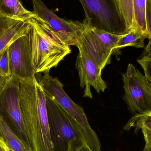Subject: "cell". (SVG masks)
I'll return each instance as SVG.
<instances>
[{"mask_svg": "<svg viewBox=\"0 0 151 151\" xmlns=\"http://www.w3.org/2000/svg\"><path fill=\"white\" fill-rule=\"evenodd\" d=\"M20 104L32 151H54L45 94L36 77L20 80Z\"/></svg>", "mask_w": 151, "mask_h": 151, "instance_id": "6da1fadb", "label": "cell"}, {"mask_svg": "<svg viewBox=\"0 0 151 151\" xmlns=\"http://www.w3.org/2000/svg\"><path fill=\"white\" fill-rule=\"evenodd\" d=\"M29 20L31 27L28 35L35 74L49 72L71 53L70 46L52 36L35 15Z\"/></svg>", "mask_w": 151, "mask_h": 151, "instance_id": "7a4b0ae2", "label": "cell"}, {"mask_svg": "<svg viewBox=\"0 0 151 151\" xmlns=\"http://www.w3.org/2000/svg\"><path fill=\"white\" fill-rule=\"evenodd\" d=\"M45 97L54 151H77L86 144L82 131L59 104L47 95Z\"/></svg>", "mask_w": 151, "mask_h": 151, "instance_id": "3957f363", "label": "cell"}, {"mask_svg": "<svg viewBox=\"0 0 151 151\" xmlns=\"http://www.w3.org/2000/svg\"><path fill=\"white\" fill-rule=\"evenodd\" d=\"M49 72L43 73L39 81H37L45 95L59 104L77 123L87 146L93 151H102L98 137L90 125L83 109L65 92L63 84L57 77H52Z\"/></svg>", "mask_w": 151, "mask_h": 151, "instance_id": "277c9868", "label": "cell"}, {"mask_svg": "<svg viewBox=\"0 0 151 151\" xmlns=\"http://www.w3.org/2000/svg\"><path fill=\"white\" fill-rule=\"evenodd\" d=\"M89 25L116 35L126 32L124 19L116 0H79Z\"/></svg>", "mask_w": 151, "mask_h": 151, "instance_id": "5b68a950", "label": "cell"}, {"mask_svg": "<svg viewBox=\"0 0 151 151\" xmlns=\"http://www.w3.org/2000/svg\"><path fill=\"white\" fill-rule=\"evenodd\" d=\"M78 42L101 70L111 62V56L121 35H116L92 27L85 19Z\"/></svg>", "mask_w": 151, "mask_h": 151, "instance_id": "8992f818", "label": "cell"}, {"mask_svg": "<svg viewBox=\"0 0 151 151\" xmlns=\"http://www.w3.org/2000/svg\"><path fill=\"white\" fill-rule=\"evenodd\" d=\"M35 18L52 36L68 46H76L82 22L61 18L51 10L42 0H32Z\"/></svg>", "mask_w": 151, "mask_h": 151, "instance_id": "52a82bcc", "label": "cell"}, {"mask_svg": "<svg viewBox=\"0 0 151 151\" xmlns=\"http://www.w3.org/2000/svg\"><path fill=\"white\" fill-rule=\"evenodd\" d=\"M126 101L133 114L151 111V85L144 76L133 65L129 64L122 75Z\"/></svg>", "mask_w": 151, "mask_h": 151, "instance_id": "ba28073f", "label": "cell"}, {"mask_svg": "<svg viewBox=\"0 0 151 151\" xmlns=\"http://www.w3.org/2000/svg\"><path fill=\"white\" fill-rule=\"evenodd\" d=\"M1 113L11 122L20 138L31 148L20 104V80L16 76H11L8 78L0 92V114Z\"/></svg>", "mask_w": 151, "mask_h": 151, "instance_id": "9c48e42d", "label": "cell"}, {"mask_svg": "<svg viewBox=\"0 0 151 151\" xmlns=\"http://www.w3.org/2000/svg\"><path fill=\"white\" fill-rule=\"evenodd\" d=\"M11 76L20 80L35 78L28 34L17 39L8 47Z\"/></svg>", "mask_w": 151, "mask_h": 151, "instance_id": "30bf717a", "label": "cell"}, {"mask_svg": "<svg viewBox=\"0 0 151 151\" xmlns=\"http://www.w3.org/2000/svg\"><path fill=\"white\" fill-rule=\"evenodd\" d=\"M76 46L79 50L76 67L79 72L80 86L84 90V97L92 99L90 86L100 93L101 91L104 92L107 88V84L101 77L102 70L90 59L82 46L78 42Z\"/></svg>", "mask_w": 151, "mask_h": 151, "instance_id": "8fae6325", "label": "cell"}, {"mask_svg": "<svg viewBox=\"0 0 151 151\" xmlns=\"http://www.w3.org/2000/svg\"><path fill=\"white\" fill-rule=\"evenodd\" d=\"M29 19H14L0 14V55L17 39L28 34Z\"/></svg>", "mask_w": 151, "mask_h": 151, "instance_id": "7c38bea8", "label": "cell"}, {"mask_svg": "<svg viewBox=\"0 0 151 151\" xmlns=\"http://www.w3.org/2000/svg\"><path fill=\"white\" fill-rule=\"evenodd\" d=\"M0 14L14 19L26 20L34 16L27 10L20 0H0Z\"/></svg>", "mask_w": 151, "mask_h": 151, "instance_id": "4fadbf2b", "label": "cell"}, {"mask_svg": "<svg viewBox=\"0 0 151 151\" xmlns=\"http://www.w3.org/2000/svg\"><path fill=\"white\" fill-rule=\"evenodd\" d=\"M146 39L151 40V38L142 31L136 27H133L125 34L121 35L116 43L112 54H116L121 49L128 46L138 48L144 47V40Z\"/></svg>", "mask_w": 151, "mask_h": 151, "instance_id": "5bb4252c", "label": "cell"}, {"mask_svg": "<svg viewBox=\"0 0 151 151\" xmlns=\"http://www.w3.org/2000/svg\"><path fill=\"white\" fill-rule=\"evenodd\" d=\"M0 135L7 146L13 151H33L18 136L16 135L8 126L4 118L0 115Z\"/></svg>", "mask_w": 151, "mask_h": 151, "instance_id": "9a60e30c", "label": "cell"}, {"mask_svg": "<svg viewBox=\"0 0 151 151\" xmlns=\"http://www.w3.org/2000/svg\"><path fill=\"white\" fill-rule=\"evenodd\" d=\"M134 1V26L151 38V34L147 28L146 20V3L147 0H133Z\"/></svg>", "mask_w": 151, "mask_h": 151, "instance_id": "2e32d148", "label": "cell"}, {"mask_svg": "<svg viewBox=\"0 0 151 151\" xmlns=\"http://www.w3.org/2000/svg\"><path fill=\"white\" fill-rule=\"evenodd\" d=\"M132 128H134L135 133L137 134L140 129L142 131L151 129V111L134 114L124 127V129L129 131Z\"/></svg>", "mask_w": 151, "mask_h": 151, "instance_id": "e0dca14e", "label": "cell"}, {"mask_svg": "<svg viewBox=\"0 0 151 151\" xmlns=\"http://www.w3.org/2000/svg\"><path fill=\"white\" fill-rule=\"evenodd\" d=\"M120 12L125 20L126 32L134 26L133 0H116Z\"/></svg>", "mask_w": 151, "mask_h": 151, "instance_id": "ac0fdd59", "label": "cell"}, {"mask_svg": "<svg viewBox=\"0 0 151 151\" xmlns=\"http://www.w3.org/2000/svg\"><path fill=\"white\" fill-rule=\"evenodd\" d=\"M0 73L6 78L11 76L8 48L0 55Z\"/></svg>", "mask_w": 151, "mask_h": 151, "instance_id": "d6986e66", "label": "cell"}, {"mask_svg": "<svg viewBox=\"0 0 151 151\" xmlns=\"http://www.w3.org/2000/svg\"><path fill=\"white\" fill-rule=\"evenodd\" d=\"M141 58L138 59L137 62L141 65L144 70L145 75L149 84L151 85V53L143 55Z\"/></svg>", "mask_w": 151, "mask_h": 151, "instance_id": "ffe728a7", "label": "cell"}, {"mask_svg": "<svg viewBox=\"0 0 151 151\" xmlns=\"http://www.w3.org/2000/svg\"><path fill=\"white\" fill-rule=\"evenodd\" d=\"M146 20L148 31L151 34V0H147L146 3Z\"/></svg>", "mask_w": 151, "mask_h": 151, "instance_id": "44dd1931", "label": "cell"}, {"mask_svg": "<svg viewBox=\"0 0 151 151\" xmlns=\"http://www.w3.org/2000/svg\"><path fill=\"white\" fill-rule=\"evenodd\" d=\"M0 151H10L3 137L0 135Z\"/></svg>", "mask_w": 151, "mask_h": 151, "instance_id": "7402d4cb", "label": "cell"}, {"mask_svg": "<svg viewBox=\"0 0 151 151\" xmlns=\"http://www.w3.org/2000/svg\"><path fill=\"white\" fill-rule=\"evenodd\" d=\"M9 78H6V77L3 76L0 73V92L3 89L5 86Z\"/></svg>", "mask_w": 151, "mask_h": 151, "instance_id": "603a6c76", "label": "cell"}, {"mask_svg": "<svg viewBox=\"0 0 151 151\" xmlns=\"http://www.w3.org/2000/svg\"><path fill=\"white\" fill-rule=\"evenodd\" d=\"M77 151H93L88 146H87L86 144H84V145H82L79 149Z\"/></svg>", "mask_w": 151, "mask_h": 151, "instance_id": "cb8c5ba5", "label": "cell"}, {"mask_svg": "<svg viewBox=\"0 0 151 151\" xmlns=\"http://www.w3.org/2000/svg\"><path fill=\"white\" fill-rule=\"evenodd\" d=\"M142 151H151V149H147V148H145V147H144L143 150Z\"/></svg>", "mask_w": 151, "mask_h": 151, "instance_id": "d4e9b609", "label": "cell"}, {"mask_svg": "<svg viewBox=\"0 0 151 151\" xmlns=\"http://www.w3.org/2000/svg\"><path fill=\"white\" fill-rule=\"evenodd\" d=\"M10 151H12V150H10Z\"/></svg>", "mask_w": 151, "mask_h": 151, "instance_id": "484cf974", "label": "cell"}]
</instances>
